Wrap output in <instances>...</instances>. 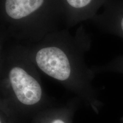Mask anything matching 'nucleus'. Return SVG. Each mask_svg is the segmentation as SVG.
I'll return each instance as SVG.
<instances>
[{"label":"nucleus","mask_w":123,"mask_h":123,"mask_svg":"<svg viewBox=\"0 0 123 123\" xmlns=\"http://www.w3.org/2000/svg\"><path fill=\"white\" fill-rule=\"evenodd\" d=\"M91 46L90 35L83 26L74 35L67 29H59L25 45L39 71L59 82L98 113L103 104L92 83L95 75L85 61Z\"/></svg>","instance_id":"1"},{"label":"nucleus","mask_w":123,"mask_h":123,"mask_svg":"<svg viewBox=\"0 0 123 123\" xmlns=\"http://www.w3.org/2000/svg\"><path fill=\"white\" fill-rule=\"evenodd\" d=\"M0 100L11 123L33 118L52 106L24 44L5 46L0 63Z\"/></svg>","instance_id":"2"},{"label":"nucleus","mask_w":123,"mask_h":123,"mask_svg":"<svg viewBox=\"0 0 123 123\" xmlns=\"http://www.w3.org/2000/svg\"><path fill=\"white\" fill-rule=\"evenodd\" d=\"M62 22L61 4L55 0H2L0 5L1 31L27 44L61 29Z\"/></svg>","instance_id":"3"},{"label":"nucleus","mask_w":123,"mask_h":123,"mask_svg":"<svg viewBox=\"0 0 123 123\" xmlns=\"http://www.w3.org/2000/svg\"><path fill=\"white\" fill-rule=\"evenodd\" d=\"M107 0H62L63 22L68 28L90 21Z\"/></svg>","instance_id":"4"},{"label":"nucleus","mask_w":123,"mask_h":123,"mask_svg":"<svg viewBox=\"0 0 123 123\" xmlns=\"http://www.w3.org/2000/svg\"><path fill=\"white\" fill-rule=\"evenodd\" d=\"M103 7L90 21L104 33L123 39V0H107Z\"/></svg>","instance_id":"5"},{"label":"nucleus","mask_w":123,"mask_h":123,"mask_svg":"<svg viewBox=\"0 0 123 123\" xmlns=\"http://www.w3.org/2000/svg\"><path fill=\"white\" fill-rule=\"evenodd\" d=\"M80 101L75 98L66 105L47 108L34 117L32 123H73V116Z\"/></svg>","instance_id":"6"},{"label":"nucleus","mask_w":123,"mask_h":123,"mask_svg":"<svg viewBox=\"0 0 123 123\" xmlns=\"http://www.w3.org/2000/svg\"><path fill=\"white\" fill-rule=\"evenodd\" d=\"M92 73L96 75L103 73H114L123 74V54L115 58L104 65L91 67Z\"/></svg>","instance_id":"7"},{"label":"nucleus","mask_w":123,"mask_h":123,"mask_svg":"<svg viewBox=\"0 0 123 123\" xmlns=\"http://www.w3.org/2000/svg\"><path fill=\"white\" fill-rule=\"evenodd\" d=\"M0 123H11L1 100H0Z\"/></svg>","instance_id":"8"},{"label":"nucleus","mask_w":123,"mask_h":123,"mask_svg":"<svg viewBox=\"0 0 123 123\" xmlns=\"http://www.w3.org/2000/svg\"><path fill=\"white\" fill-rule=\"evenodd\" d=\"M7 39V37L5 33L2 31H0V63H1V58L4 51L5 46L6 44V41Z\"/></svg>","instance_id":"9"},{"label":"nucleus","mask_w":123,"mask_h":123,"mask_svg":"<svg viewBox=\"0 0 123 123\" xmlns=\"http://www.w3.org/2000/svg\"></svg>","instance_id":"10"}]
</instances>
